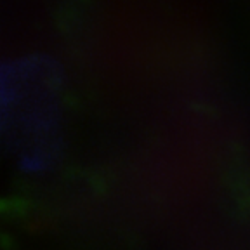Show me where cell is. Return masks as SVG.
<instances>
[{"label": "cell", "mask_w": 250, "mask_h": 250, "mask_svg": "<svg viewBox=\"0 0 250 250\" xmlns=\"http://www.w3.org/2000/svg\"><path fill=\"white\" fill-rule=\"evenodd\" d=\"M0 89H2V73H0Z\"/></svg>", "instance_id": "obj_1"}]
</instances>
